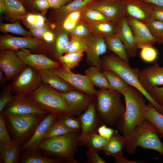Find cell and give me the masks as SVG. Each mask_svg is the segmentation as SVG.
Here are the masks:
<instances>
[{"mask_svg": "<svg viewBox=\"0 0 163 163\" xmlns=\"http://www.w3.org/2000/svg\"><path fill=\"white\" fill-rule=\"evenodd\" d=\"M42 38L47 42L51 43L54 40V35L52 33L48 30L44 33Z\"/></svg>", "mask_w": 163, "mask_h": 163, "instance_id": "cell-56", "label": "cell"}, {"mask_svg": "<svg viewBox=\"0 0 163 163\" xmlns=\"http://www.w3.org/2000/svg\"><path fill=\"white\" fill-rule=\"evenodd\" d=\"M12 50H1L0 52V69L8 81L12 80L26 66Z\"/></svg>", "mask_w": 163, "mask_h": 163, "instance_id": "cell-19", "label": "cell"}, {"mask_svg": "<svg viewBox=\"0 0 163 163\" xmlns=\"http://www.w3.org/2000/svg\"><path fill=\"white\" fill-rule=\"evenodd\" d=\"M71 35L81 37L84 39L91 33L87 24L78 22L73 30L70 32Z\"/></svg>", "mask_w": 163, "mask_h": 163, "instance_id": "cell-47", "label": "cell"}, {"mask_svg": "<svg viewBox=\"0 0 163 163\" xmlns=\"http://www.w3.org/2000/svg\"><path fill=\"white\" fill-rule=\"evenodd\" d=\"M50 69L77 90L96 97L97 90L87 75L67 71L61 66Z\"/></svg>", "mask_w": 163, "mask_h": 163, "instance_id": "cell-11", "label": "cell"}, {"mask_svg": "<svg viewBox=\"0 0 163 163\" xmlns=\"http://www.w3.org/2000/svg\"><path fill=\"white\" fill-rule=\"evenodd\" d=\"M94 0H73L57 10L59 15L66 17L72 12L80 11Z\"/></svg>", "mask_w": 163, "mask_h": 163, "instance_id": "cell-35", "label": "cell"}, {"mask_svg": "<svg viewBox=\"0 0 163 163\" xmlns=\"http://www.w3.org/2000/svg\"><path fill=\"white\" fill-rule=\"evenodd\" d=\"M158 53L157 50L152 46H147L141 49L140 56L144 61L150 63L157 58Z\"/></svg>", "mask_w": 163, "mask_h": 163, "instance_id": "cell-46", "label": "cell"}, {"mask_svg": "<svg viewBox=\"0 0 163 163\" xmlns=\"http://www.w3.org/2000/svg\"><path fill=\"white\" fill-rule=\"evenodd\" d=\"M57 119L56 115L48 113L39 124L30 139L21 147L22 154L37 152L38 147L43 141L48 128Z\"/></svg>", "mask_w": 163, "mask_h": 163, "instance_id": "cell-18", "label": "cell"}, {"mask_svg": "<svg viewBox=\"0 0 163 163\" xmlns=\"http://www.w3.org/2000/svg\"><path fill=\"white\" fill-rule=\"evenodd\" d=\"M46 46L44 42L38 38L31 37H20L6 35L0 39V50H12L15 51L19 50L29 49L36 50Z\"/></svg>", "mask_w": 163, "mask_h": 163, "instance_id": "cell-12", "label": "cell"}, {"mask_svg": "<svg viewBox=\"0 0 163 163\" xmlns=\"http://www.w3.org/2000/svg\"><path fill=\"white\" fill-rule=\"evenodd\" d=\"M83 54L81 52H72L66 54L58 59L61 67L70 71L79 64L82 58Z\"/></svg>", "mask_w": 163, "mask_h": 163, "instance_id": "cell-31", "label": "cell"}, {"mask_svg": "<svg viewBox=\"0 0 163 163\" xmlns=\"http://www.w3.org/2000/svg\"><path fill=\"white\" fill-rule=\"evenodd\" d=\"M80 11L72 12L65 17L62 25L64 30L69 32L73 30L81 19Z\"/></svg>", "mask_w": 163, "mask_h": 163, "instance_id": "cell-44", "label": "cell"}, {"mask_svg": "<svg viewBox=\"0 0 163 163\" xmlns=\"http://www.w3.org/2000/svg\"><path fill=\"white\" fill-rule=\"evenodd\" d=\"M21 162L23 163H62L64 162L60 159L52 158L38 152L22 154Z\"/></svg>", "mask_w": 163, "mask_h": 163, "instance_id": "cell-33", "label": "cell"}, {"mask_svg": "<svg viewBox=\"0 0 163 163\" xmlns=\"http://www.w3.org/2000/svg\"><path fill=\"white\" fill-rule=\"evenodd\" d=\"M71 132L61 121L57 119L48 128L43 141Z\"/></svg>", "mask_w": 163, "mask_h": 163, "instance_id": "cell-39", "label": "cell"}, {"mask_svg": "<svg viewBox=\"0 0 163 163\" xmlns=\"http://www.w3.org/2000/svg\"><path fill=\"white\" fill-rule=\"evenodd\" d=\"M6 127L4 116L2 113L0 115V142L8 146L15 144L12 139Z\"/></svg>", "mask_w": 163, "mask_h": 163, "instance_id": "cell-43", "label": "cell"}, {"mask_svg": "<svg viewBox=\"0 0 163 163\" xmlns=\"http://www.w3.org/2000/svg\"><path fill=\"white\" fill-rule=\"evenodd\" d=\"M21 147L15 145L8 146L0 142V163H17L20 160Z\"/></svg>", "mask_w": 163, "mask_h": 163, "instance_id": "cell-28", "label": "cell"}, {"mask_svg": "<svg viewBox=\"0 0 163 163\" xmlns=\"http://www.w3.org/2000/svg\"><path fill=\"white\" fill-rule=\"evenodd\" d=\"M148 93L156 103L163 106V86L154 87Z\"/></svg>", "mask_w": 163, "mask_h": 163, "instance_id": "cell-48", "label": "cell"}, {"mask_svg": "<svg viewBox=\"0 0 163 163\" xmlns=\"http://www.w3.org/2000/svg\"><path fill=\"white\" fill-rule=\"evenodd\" d=\"M116 34L125 45L129 57H136L139 49L126 17L124 16L116 26Z\"/></svg>", "mask_w": 163, "mask_h": 163, "instance_id": "cell-21", "label": "cell"}, {"mask_svg": "<svg viewBox=\"0 0 163 163\" xmlns=\"http://www.w3.org/2000/svg\"><path fill=\"white\" fill-rule=\"evenodd\" d=\"M58 119L71 132L79 133L81 131V124L79 118H75L72 114L69 113Z\"/></svg>", "mask_w": 163, "mask_h": 163, "instance_id": "cell-41", "label": "cell"}, {"mask_svg": "<svg viewBox=\"0 0 163 163\" xmlns=\"http://www.w3.org/2000/svg\"><path fill=\"white\" fill-rule=\"evenodd\" d=\"M145 2L157 6L163 7V0H143Z\"/></svg>", "mask_w": 163, "mask_h": 163, "instance_id": "cell-57", "label": "cell"}, {"mask_svg": "<svg viewBox=\"0 0 163 163\" xmlns=\"http://www.w3.org/2000/svg\"><path fill=\"white\" fill-rule=\"evenodd\" d=\"M125 145L124 137L121 136L118 131L116 130L108 140L103 150L106 155L113 156L116 163H142L141 161L129 160L124 158L123 152Z\"/></svg>", "mask_w": 163, "mask_h": 163, "instance_id": "cell-22", "label": "cell"}, {"mask_svg": "<svg viewBox=\"0 0 163 163\" xmlns=\"http://www.w3.org/2000/svg\"><path fill=\"white\" fill-rule=\"evenodd\" d=\"M115 131L113 129L107 127L105 124L102 125L97 129L98 134L108 140L111 137Z\"/></svg>", "mask_w": 163, "mask_h": 163, "instance_id": "cell-51", "label": "cell"}, {"mask_svg": "<svg viewBox=\"0 0 163 163\" xmlns=\"http://www.w3.org/2000/svg\"><path fill=\"white\" fill-rule=\"evenodd\" d=\"M2 113L4 115L18 116L34 114L46 115L48 113L36 106L27 95L16 94H14L12 100Z\"/></svg>", "mask_w": 163, "mask_h": 163, "instance_id": "cell-9", "label": "cell"}, {"mask_svg": "<svg viewBox=\"0 0 163 163\" xmlns=\"http://www.w3.org/2000/svg\"><path fill=\"white\" fill-rule=\"evenodd\" d=\"M14 95L11 83L4 87L0 95V113L6 106L11 101Z\"/></svg>", "mask_w": 163, "mask_h": 163, "instance_id": "cell-45", "label": "cell"}, {"mask_svg": "<svg viewBox=\"0 0 163 163\" xmlns=\"http://www.w3.org/2000/svg\"><path fill=\"white\" fill-rule=\"evenodd\" d=\"M108 141L95 132L90 135L81 143L86 146L89 150L98 152L103 150Z\"/></svg>", "mask_w": 163, "mask_h": 163, "instance_id": "cell-30", "label": "cell"}, {"mask_svg": "<svg viewBox=\"0 0 163 163\" xmlns=\"http://www.w3.org/2000/svg\"><path fill=\"white\" fill-rule=\"evenodd\" d=\"M87 163H106L107 162L99 155L98 152L88 150L86 152Z\"/></svg>", "mask_w": 163, "mask_h": 163, "instance_id": "cell-50", "label": "cell"}, {"mask_svg": "<svg viewBox=\"0 0 163 163\" xmlns=\"http://www.w3.org/2000/svg\"><path fill=\"white\" fill-rule=\"evenodd\" d=\"M18 19H21L30 29L41 28L46 25L45 18L40 14L27 13Z\"/></svg>", "mask_w": 163, "mask_h": 163, "instance_id": "cell-37", "label": "cell"}, {"mask_svg": "<svg viewBox=\"0 0 163 163\" xmlns=\"http://www.w3.org/2000/svg\"><path fill=\"white\" fill-rule=\"evenodd\" d=\"M146 24L154 36L163 32V22L161 21L153 18Z\"/></svg>", "mask_w": 163, "mask_h": 163, "instance_id": "cell-49", "label": "cell"}, {"mask_svg": "<svg viewBox=\"0 0 163 163\" xmlns=\"http://www.w3.org/2000/svg\"><path fill=\"white\" fill-rule=\"evenodd\" d=\"M122 94L110 89L97 91L96 109L101 119L110 126H115L125 113Z\"/></svg>", "mask_w": 163, "mask_h": 163, "instance_id": "cell-4", "label": "cell"}, {"mask_svg": "<svg viewBox=\"0 0 163 163\" xmlns=\"http://www.w3.org/2000/svg\"><path fill=\"white\" fill-rule=\"evenodd\" d=\"M96 100L83 113L79 115L82 127L79 142L82 143L90 135L96 132L98 124Z\"/></svg>", "mask_w": 163, "mask_h": 163, "instance_id": "cell-23", "label": "cell"}, {"mask_svg": "<svg viewBox=\"0 0 163 163\" xmlns=\"http://www.w3.org/2000/svg\"><path fill=\"white\" fill-rule=\"evenodd\" d=\"M61 94L68 107L69 113L79 116L85 112L96 100V97L77 89Z\"/></svg>", "mask_w": 163, "mask_h": 163, "instance_id": "cell-13", "label": "cell"}, {"mask_svg": "<svg viewBox=\"0 0 163 163\" xmlns=\"http://www.w3.org/2000/svg\"><path fill=\"white\" fill-rule=\"evenodd\" d=\"M81 19L89 24L106 21L110 19L100 11L86 7L80 11Z\"/></svg>", "mask_w": 163, "mask_h": 163, "instance_id": "cell-34", "label": "cell"}, {"mask_svg": "<svg viewBox=\"0 0 163 163\" xmlns=\"http://www.w3.org/2000/svg\"><path fill=\"white\" fill-rule=\"evenodd\" d=\"M46 115L34 114L18 116L4 115L8 130L15 144L21 147L26 143Z\"/></svg>", "mask_w": 163, "mask_h": 163, "instance_id": "cell-6", "label": "cell"}, {"mask_svg": "<svg viewBox=\"0 0 163 163\" xmlns=\"http://www.w3.org/2000/svg\"><path fill=\"white\" fill-rule=\"evenodd\" d=\"M103 36L107 49L113 52L124 61L129 63V57L126 47L117 35L115 34Z\"/></svg>", "mask_w": 163, "mask_h": 163, "instance_id": "cell-25", "label": "cell"}, {"mask_svg": "<svg viewBox=\"0 0 163 163\" xmlns=\"http://www.w3.org/2000/svg\"><path fill=\"white\" fill-rule=\"evenodd\" d=\"M101 61L102 70L111 71L119 75L129 85L140 91L156 110L163 115V106L156 103L144 89L139 80L136 69H132L128 63L114 53L104 55Z\"/></svg>", "mask_w": 163, "mask_h": 163, "instance_id": "cell-5", "label": "cell"}, {"mask_svg": "<svg viewBox=\"0 0 163 163\" xmlns=\"http://www.w3.org/2000/svg\"><path fill=\"white\" fill-rule=\"evenodd\" d=\"M32 5L43 13L50 8L48 0H34Z\"/></svg>", "mask_w": 163, "mask_h": 163, "instance_id": "cell-52", "label": "cell"}, {"mask_svg": "<svg viewBox=\"0 0 163 163\" xmlns=\"http://www.w3.org/2000/svg\"><path fill=\"white\" fill-rule=\"evenodd\" d=\"M87 25L91 33L103 36L116 34V26L109 21L88 24Z\"/></svg>", "mask_w": 163, "mask_h": 163, "instance_id": "cell-32", "label": "cell"}, {"mask_svg": "<svg viewBox=\"0 0 163 163\" xmlns=\"http://www.w3.org/2000/svg\"><path fill=\"white\" fill-rule=\"evenodd\" d=\"M15 52L18 56L26 65L37 71L58 68L61 66L59 62L43 54H33L26 49Z\"/></svg>", "mask_w": 163, "mask_h": 163, "instance_id": "cell-17", "label": "cell"}, {"mask_svg": "<svg viewBox=\"0 0 163 163\" xmlns=\"http://www.w3.org/2000/svg\"><path fill=\"white\" fill-rule=\"evenodd\" d=\"M68 32L64 29L59 33L56 40L55 51L58 59L64 53L66 48L69 41Z\"/></svg>", "mask_w": 163, "mask_h": 163, "instance_id": "cell-42", "label": "cell"}, {"mask_svg": "<svg viewBox=\"0 0 163 163\" xmlns=\"http://www.w3.org/2000/svg\"><path fill=\"white\" fill-rule=\"evenodd\" d=\"M145 119L156 129L159 137L163 139V115L151 103L147 104Z\"/></svg>", "mask_w": 163, "mask_h": 163, "instance_id": "cell-26", "label": "cell"}, {"mask_svg": "<svg viewBox=\"0 0 163 163\" xmlns=\"http://www.w3.org/2000/svg\"><path fill=\"white\" fill-rule=\"evenodd\" d=\"M8 80L5 76L4 72L0 69V85L2 87L5 84Z\"/></svg>", "mask_w": 163, "mask_h": 163, "instance_id": "cell-58", "label": "cell"}, {"mask_svg": "<svg viewBox=\"0 0 163 163\" xmlns=\"http://www.w3.org/2000/svg\"><path fill=\"white\" fill-rule=\"evenodd\" d=\"M136 69L139 82L148 93L154 87L163 85V65L155 62L141 70Z\"/></svg>", "mask_w": 163, "mask_h": 163, "instance_id": "cell-16", "label": "cell"}, {"mask_svg": "<svg viewBox=\"0 0 163 163\" xmlns=\"http://www.w3.org/2000/svg\"><path fill=\"white\" fill-rule=\"evenodd\" d=\"M126 17L139 49L147 46H153L157 43L156 38L145 24L135 18Z\"/></svg>", "mask_w": 163, "mask_h": 163, "instance_id": "cell-20", "label": "cell"}, {"mask_svg": "<svg viewBox=\"0 0 163 163\" xmlns=\"http://www.w3.org/2000/svg\"><path fill=\"white\" fill-rule=\"evenodd\" d=\"M27 96L36 106L56 115L57 119L69 113L61 93L47 84L42 82L36 90Z\"/></svg>", "mask_w": 163, "mask_h": 163, "instance_id": "cell-7", "label": "cell"}, {"mask_svg": "<svg viewBox=\"0 0 163 163\" xmlns=\"http://www.w3.org/2000/svg\"><path fill=\"white\" fill-rule=\"evenodd\" d=\"M85 39L87 47L85 52L88 64L91 66L96 67L102 71L100 57L106 53L107 50L104 36L91 33Z\"/></svg>", "mask_w": 163, "mask_h": 163, "instance_id": "cell-10", "label": "cell"}, {"mask_svg": "<svg viewBox=\"0 0 163 163\" xmlns=\"http://www.w3.org/2000/svg\"><path fill=\"white\" fill-rule=\"evenodd\" d=\"M80 134L71 132L43 141L38 151L67 163H78L75 158Z\"/></svg>", "mask_w": 163, "mask_h": 163, "instance_id": "cell-2", "label": "cell"}, {"mask_svg": "<svg viewBox=\"0 0 163 163\" xmlns=\"http://www.w3.org/2000/svg\"><path fill=\"white\" fill-rule=\"evenodd\" d=\"M7 9L4 0H0V13L2 14L6 12Z\"/></svg>", "mask_w": 163, "mask_h": 163, "instance_id": "cell-59", "label": "cell"}, {"mask_svg": "<svg viewBox=\"0 0 163 163\" xmlns=\"http://www.w3.org/2000/svg\"><path fill=\"white\" fill-rule=\"evenodd\" d=\"M0 30L3 33H11L24 37H30L32 35L31 32L25 30L18 21L11 24L2 23Z\"/></svg>", "mask_w": 163, "mask_h": 163, "instance_id": "cell-40", "label": "cell"}, {"mask_svg": "<svg viewBox=\"0 0 163 163\" xmlns=\"http://www.w3.org/2000/svg\"><path fill=\"white\" fill-rule=\"evenodd\" d=\"M124 16L146 24L153 18L152 5L143 0H122Z\"/></svg>", "mask_w": 163, "mask_h": 163, "instance_id": "cell-15", "label": "cell"}, {"mask_svg": "<svg viewBox=\"0 0 163 163\" xmlns=\"http://www.w3.org/2000/svg\"><path fill=\"white\" fill-rule=\"evenodd\" d=\"M103 73L109 84L110 90L121 92L130 86L124 80L115 72L109 70H103Z\"/></svg>", "mask_w": 163, "mask_h": 163, "instance_id": "cell-29", "label": "cell"}, {"mask_svg": "<svg viewBox=\"0 0 163 163\" xmlns=\"http://www.w3.org/2000/svg\"><path fill=\"white\" fill-rule=\"evenodd\" d=\"M123 136L126 150L129 155L134 154L137 147L140 146L155 150L160 156H163V144L159 138L157 130L146 120L138 125L131 133Z\"/></svg>", "mask_w": 163, "mask_h": 163, "instance_id": "cell-3", "label": "cell"}, {"mask_svg": "<svg viewBox=\"0 0 163 163\" xmlns=\"http://www.w3.org/2000/svg\"><path fill=\"white\" fill-rule=\"evenodd\" d=\"M120 92L124 97L126 110L115 126L122 136H125L146 120L147 104L143 94L131 85Z\"/></svg>", "mask_w": 163, "mask_h": 163, "instance_id": "cell-1", "label": "cell"}, {"mask_svg": "<svg viewBox=\"0 0 163 163\" xmlns=\"http://www.w3.org/2000/svg\"><path fill=\"white\" fill-rule=\"evenodd\" d=\"M50 8L58 10L65 5L68 2V0H48Z\"/></svg>", "mask_w": 163, "mask_h": 163, "instance_id": "cell-54", "label": "cell"}, {"mask_svg": "<svg viewBox=\"0 0 163 163\" xmlns=\"http://www.w3.org/2000/svg\"><path fill=\"white\" fill-rule=\"evenodd\" d=\"M87 7L101 12L115 26L124 16L122 0H94Z\"/></svg>", "mask_w": 163, "mask_h": 163, "instance_id": "cell-14", "label": "cell"}, {"mask_svg": "<svg viewBox=\"0 0 163 163\" xmlns=\"http://www.w3.org/2000/svg\"><path fill=\"white\" fill-rule=\"evenodd\" d=\"M42 82L38 72L26 65L11 83L14 94L28 95L36 90Z\"/></svg>", "mask_w": 163, "mask_h": 163, "instance_id": "cell-8", "label": "cell"}, {"mask_svg": "<svg viewBox=\"0 0 163 163\" xmlns=\"http://www.w3.org/2000/svg\"><path fill=\"white\" fill-rule=\"evenodd\" d=\"M42 82L47 84L58 91L66 93L76 89L50 69L37 71Z\"/></svg>", "mask_w": 163, "mask_h": 163, "instance_id": "cell-24", "label": "cell"}, {"mask_svg": "<svg viewBox=\"0 0 163 163\" xmlns=\"http://www.w3.org/2000/svg\"><path fill=\"white\" fill-rule=\"evenodd\" d=\"M95 66H91L85 71V74L90 79L93 85L100 89H109L108 81L103 73Z\"/></svg>", "mask_w": 163, "mask_h": 163, "instance_id": "cell-27", "label": "cell"}, {"mask_svg": "<svg viewBox=\"0 0 163 163\" xmlns=\"http://www.w3.org/2000/svg\"><path fill=\"white\" fill-rule=\"evenodd\" d=\"M30 30L32 35L37 38L42 37L44 33L48 30L46 25L41 28L31 29Z\"/></svg>", "mask_w": 163, "mask_h": 163, "instance_id": "cell-55", "label": "cell"}, {"mask_svg": "<svg viewBox=\"0 0 163 163\" xmlns=\"http://www.w3.org/2000/svg\"><path fill=\"white\" fill-rule=\"evenodd\" d=\"M24 5H32L34 0H19Z\"/></svg>", "mask_w": 163, "mask_h": 163, "instance_id": "cell-61", "label": "cell"}, {"mask_svg": "<svg viewBox=\"0 0 163 163\" xmlns=\"http://www.w3.org/2000/svg\"><path fill=\"white\" fill-rule=\"evenodd\" d=\"M87 47L85 39L77 35L72 36L71 38L67 45L64 53L72 52H85Z\"/></svg>", "mask_w": 163, "mask_h": 163, "instance_id": "cell-38", "label": "cell"}, {"mask_svg": "<svg viewBox=\"0 0 163 163\" xmlns=\"http://www.w3.org/2000/svg\"><path fill=\"white\" fill-rule=\"evenodd\" d=\"M151 5L152 14L153 18L163 22V7L152 4Z\"/></svg>", "mask_w": 163, "mask_h": 163, "instance_id": "cell-53", "label": "cell"}, {"mask_svg": "<svg viewBox=\"0 0 163 163\" xmlns=\"http://www.w3.org/2000/svg\"><path fill=\"white\" fill-rule=\"evenodd\" d=\"M72 0H68V2H70L71 1H72Z\"/></svg>", "mask_w": 163, "mask_h": 163, "instance_id": "cell-62", "label": "cell"}, {"mask_svg": "<svg viewBox=\"0 0 163 163\" xmlns=\"http://www.w3.org/2000/svg\"><path fill=\"white\" fill-rule=\"evenodd\" d=\"M156 38L157 43L163 44V32L154 36Z\"/></svg>", "mask_w": 163, "mask_h": 163, "instance_id": "cell-60", "label": "cell"}, {"mask_svg": "<svg viewBox=\"0 0 163 163\" xmlns=\"http://www.w3.org/2000/svg\"><path fill=\"white\" fill-rule=\"evenodd\" d=\"M9 16L13 18H18L27 13L22 3L19 0H4Z\"/></svg>", "mask_w": 163, "mask_h": 163, "instance_id": "cell-36", "label": "cell"}]
</instances>
